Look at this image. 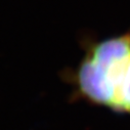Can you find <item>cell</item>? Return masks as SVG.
Here are the masks:
<instances>
[{
    "instance_id": "obj_1",
    "label": "cell",
    "mask_w": 130,
    "mask_h": 130,
    "mask_svg": "<svg viewBox=\"0 0 130 130\" xmlns=\"http://www.w3.org/2000/svg\"><path fill=\"white\" fill-rule=\"evenodd\" d=\"M73 81L84 99L130 114V31L90 43Z\"/></svg>"
}]
</instances>
